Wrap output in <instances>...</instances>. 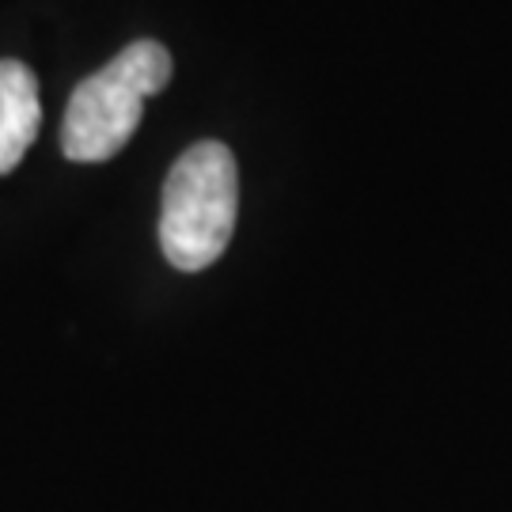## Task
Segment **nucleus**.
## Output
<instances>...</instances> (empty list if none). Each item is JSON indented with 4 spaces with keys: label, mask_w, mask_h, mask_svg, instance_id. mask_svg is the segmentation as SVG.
Returning <instances> with one entry per match:
<instances>
[{
    "label": "nucleus",
    "mask_w": 512,
    "mask_h": 512,
    "mask_svg": "<svg viewBox=\"0 0 512 512\" xmlns=\"http://www.w3.org/2000/svg\"><path fill=\"white\" fill-rule=\"evenodd\" d=\"M239 167L232 148L198 141L175 160L160 209V247L183 274L213 266L236 232Z\"/></svg>",
    "instance_id": "obj_1"
},
{
    "label": "nucleus",
    "mask_w": 512,
    "mask_h": 512,
    "mask_svg": "<svg viewBox=\"0 0 512 512\" xmlns=\"http://www.w3.org/2000/svg\"><path fill=\"white\" fill-rule=\"evenodd\" d=\"M171 80V54L160 42H129L107 69L76 84L61 122V152L76 164H103L129 145L141 126L145 99Z\"/></svg>",
    "instance_id": "obj_2"
},
{
    "label": "nucleus",
    "mask_w": 512,
    "mask_h": 512,
    "mask_svg": "<svg viewBox=\"0 0 512 512\" xmlns=\"http://www.w3.org/2000/svg\"><path fill=\"white\" fill-rule=\"evenodd\" d=\"M38 126H42V103H38L35 73L16 57H4L0 61V175L16 171L38 137Z\"/></svg>",
    "instance_id": "obj_3"
}]
</instances>
